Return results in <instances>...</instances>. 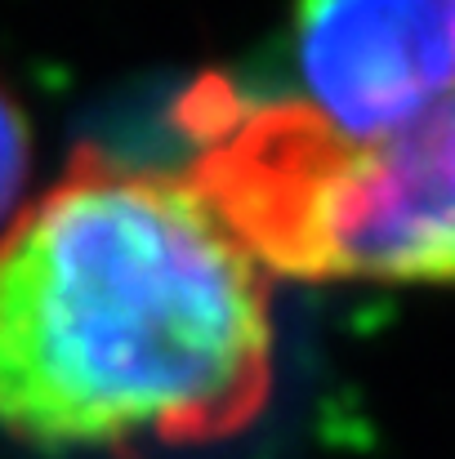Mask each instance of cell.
Returning a JSON list of instances; mask_svg holds the SVG:
<instances>
[{"mask_svg": "<svg viewBox=\"0 0 455 459\" xmlns=\"http://www.w3.org/2000/svg\"><path fill=\"white\" fill-rule=\"evenodd\" d=\"M273 384L259 264L192 178L76 152L0 232V424L36 446H197Z\"/></svg>", "mask_w": 455, "mask_h": 459, "instance_id": "1", "label": "cell"}, {"mask_svg": "<svg viewBox=\"0 0 455 459\" xmlns=\"http://www.w3.org/2000/svg\"><path fill=\"white\" fill-rule=\"evenodd\" d=\"M179 121L197 139L192 187L286 277L455 286V90L375 143H348L303 103H250L201 81Z\"/></svg>", "mask_w": 455, "mask_h": 459, "instance_id": "2", "label": "cell"}, {"mask_svg": "<svg viewBox=\"0 0 455 459\" xmlns=\"http://www.w3.org/2000/svg\"><path fill=\"white\" fill-rule=\"evenodd\" d=\"M308 112L375 143L455 90V4H308L295 18Z\"/></svg>", "mask_w": 455, "mask_h": 459, "instance_id": "3", "label": "cell"}, {"mask_svg": "<svg viewBox=\"0 0 455 459\" xmlns=\"http://www.w3.org/2000/svg\"><path fill=\"white\" fill-rule=\"evenodd\" d=\"M27 156H31V139H27L22 112L0 90V228L9 223V214L18 205V192H22V178H27Z\"/></svg>", "mask_w": 455, "mask_h": 459, "instance_id": "4", "label": "cell"}]
</instances>
